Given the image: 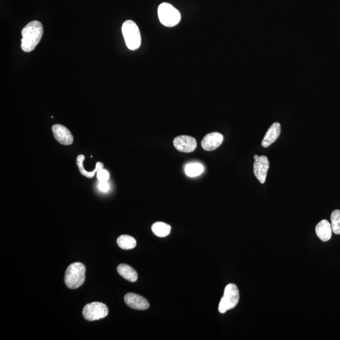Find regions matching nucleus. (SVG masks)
<instances>
[{
  "instance_id": "1",
  "label": "nucleus",
  "mask_w": 340,
  "mask_h": 340,
  "mask_svg": "<svg viewBox=\"0 0 340 340\" xmlns=\"http://www.w3.org/2000/svg\"><path fill=\"white\" fill-rule=\"evenodd\" d=\"M43 31V26L39 21L29 23L22 31V49L25 52L33 51L41 41Z\"/></svg>"
},
{
  "instance_id": "2",
  "label": "nucleus",
  "mask_w": 340,
  "mask_h": 340,
  "mask_svg": "<svg viewBox=\"0 0 340 340\" xmlns=\"http://www.w3.org/2000/svg\"><path fill=\"white\" fill-rule=\"evenodd\" d=\"M86 267L83 263L76 262L67 267L65 273V282L71 289H78L83 284L85 280Z\"/></svg>"
},
{
  "instance_id": "3",
  "label": "nucleus",
  "mask_w": 340,
  "mask_h": 340,
  "mask_svg": "<svg viewBox=\"0 0 340 340\" xmlns=\"http://www.w3.org/2000/svg\"><path fill=\"white\" fill-rule=\"evenodd\" d=\"M122 35L129 49L134 50L141 46L140 31L137 24L132 20H127L122 25Z\"/></svg>"
},
{
  "instance_id": "4",
  "label": "nucleus",
  "mask_w": 340,
  "mask_h": 340,
  "mask_svg": "<svg viewBox=\"0 0 340 340\" xmlns=\"http://www.w3.org/2000/svg\"><path fill=\"white\" fill-rule=\"evenodd\" d=\"M158 15L160 22L166 27H174L181 20L180 13L170 3H162L158 7Z\"/></svg>"
},
{
  "instance_id": "5",
  "label": "nucleus",
  "mask_w": 340,
  "mask_h": 340,
  "mask_svg": "<svg viewBox=\"0 0 340 340\" xmlns=\"http://www.w3.org/2000/svg\"><path fill=\"white\" fill-rule=\"evenodd\" d=\"M240 300V293L238 287L234 284H228L225 289L223 297L219 303L218 310L222 314L228 310L234 309L237 306Z\"/></svg>"
},
{
  "instance_id": "6",
  "label": "nucleus",
  "mask_w": 340,
  "mask_h": 340,
  "mask_svg": "<svg viewBox=\"0 0 340 340\" xmlns=\"http://www.w3.org/2000/svg\"><path fill=\"white\" fill-rule=\"evenodd\" d=\"M109 314V309L105 304L94 302L84 306L83 316L88 322L101 320L105 318Z\"/></svg>"
},
{
  "instance_id": "7",
  "label": "nucleus",
  "mask_w": 340,
  "mask_h": 340,
  "mask_svg": "<svg viewBox=\"0 0 340 340\" xmlns=\"http://www.w3.org/2000/svg\"><path fill=\"white\" fill-rule=\"evenodd\" d=\"M173 145L178 151L189 153L195 151L197 147V141L193 137L183 135L175 137L173 140Z\"/></svg>"
},
{
  "instance_id": "8",
  "label": "nucleus",
  "mask_w": 340,
  "mask_h": 340,
  "mask_svg": "<svg viewBox=\"0 0 340 340\" xmlns=\"http://www.w3.org/2000/svg\"><path fill=\"white\" fill-rule=\"evenodd\" d=\"M269 167V161L267 156H259L257 160H255L254 165H253V172L255 177L261 184L265 182Z\"/></svg>"
},
{
  "instance_id": "9",
  "label": "nucleus",
  "mask_w": 340,
  "mask_h": 340,
  "mask_svg": "<svg viewBox=\"0 0 340 340\" xmlns=\"http://www.w3.org/2000/svg\"><path fill=\"white\" fill-rule=\"evenodd\" d=\"M55 139L61 145L67 146L73 144L74 137L68 129L61 124H55L52 128Z\"/></svg>"
},
{
  "instance_id": "10",
  "label": "nucleus",
  "mask_w": 340,
  "mask_h": 340,
  "mask_svg": "<svg viewBox=\"0 0 340 340\" xmlns=\"http://www.w3.org/2000/svg\"><path fill=\"white\" fill-rule=\"evenodd\" d=\"M126 305L132 309L146 310L149 308V302L141 295L134 293H128L124 297Z\"/></svg>"
},
{
  "instance_id": "11",
  "label": "nucleus",
  "mask_w": 340,
  "mask_h": 340,
  "mask_svg": "<svg viewBox=\"0 0 340 340\" xmlns=\"http://www.w3.org/2000/svg\"><path fill=\"white\" fill-rule=\"evenodd\" d=\"M224 137L219 132H212L207 134L202 139V148L207 151H214L218 148L223 142Z\"/></svg>"
},
{
  "instance_id": "12",
  "label": "nucleus",
  "mask_w": 340,
  "mask_h": 340,
  "mask_svg": "<svg viewBox=\"0 0 340 340\" xmlns=\"http://www.w3.org/2000/svg\"><path fill=\"white\" fill-rule=\"evenodd\" d=\"M281 132V126L278 122H275L269 130H267L265 136H264L261 145L263 147H267L275 142L276 139L280 136Z\"/></svg>"
},
{
  "instance_id": "13",
  "label": "nucleus",
  "mask_w": 340,
  "mask_h": 340,
  "mask_svg": "<svg viewBox=\"0 0 340 340\" xmlns=\"http://www.w3.org/2000/svg\"><path fill=\"white\" fill-rule=\"evenodd\" d=\"M332 227L327 220H322L316 225V233L322 242H328L332 236Z\"/></svg>"
},
{
  "instance_id": "14",
  "label": "nucleus",
  "mask_w": 340,
  "mask_h": 340,
  "mask_svg": "<svg viewBox=\"0 0 340 340\" xmlns=\"http://www.w3.org/2000/svg\"><path fill=\"white\" fill-rule=\"evenodd\" d=\"M117 272L120 275L130 282H136L138 278L136 270L126 264H120L118 266Z\"/></svg>"
},
{
  "instance_id": "15",
  "label": "nucleus",
  "mask_w": 340,
  "mask_h": 340,
  "mask_svg": "<svg viewBox=\"0 0 340 340\" xmlns=\"http://www.w3.org/2000/svg\"><path fill=\"white\" fill-rule=\"evenodd\" d=\"M84 160V156L83 155H80L78 156L77 159V166L78 168H79L80 173H81L82 175L83 176L87 177L88 178H92L95 176L96 173L98 172L99 170L103 168V164L102 162H97L96 164V169L92 172H88L84 168L83 162Z\"/></svg>"
},
{
  "instance_id": "16",
  "label": "nucleus",
  "mask_w": 340,
  "mask_h": 340,
  "mask_svg": "<svg viewBox=\"0 0 340 340\" xmlns=\"http://www.w3.org/2000/svg\"><path fill=\"white\" fill-rule=\"evenodd\" d=\"M170 226L162 222H156L152 226L151 229L156 236L160 238L166 237L170 234Z\"/></svg>"
},
{
  "instance_id": "17",
  "label": "nucleus",
  "mask_w": 340,
  "mask_h": 340,
  "mask_svg": "<svg viewBox=\"0 0 340 340\" xmlns=\"http://www.w3.org/2000/svg\"><path fill=\"white\" fill-rule=\"evenodd\" d=\"M117 243L120 248L123 250H131L136 246V240L130 236H120L117 238Z\"/></svg>"
},
{
  "instance_id": "18",
  "label": "nucleus",
  "mask_w": 340,
  "mask_h": 340,
  "mask_svg": "<svg viewBox=\"0 0 340 340\" xmlns=\"http://www.w3.org/2000/svg\"><path fill=\"white\" fill-rule=\"evenodd\" d=\"M204 170V166L198 162H193L186 165L185 172L188 177H195L199 176L203 173Z\"/></svg>"
},
{
  "instance_id": "19",
  "label": "nucleus",
  "mask_w": 340,
  "mask_h": 340,
  "mask_svg": "<svg viewBox=\"0 0 340 340\" xmlns=\"http://www.w3.org/2000/svg\"><path fill=\"white\" fill-rule=\"evenodd\" d=\"M331 225L335 234H340V210L333 211L331 215Z\"/></svg>"
},
{
  "instance_id": "20",
  "label": "nucleus",
  "mask_w": 340,
  "mask_h": 340,
  "mask_svg": "<svg viewBox=\"0 0 340 340\" xmlns=\"http://www.w3.org/2000/svg\"><path fill=\"white\" fill-rule=\"evenodd\" d=\"M97 178L99 181H108L110 178V174L107 170L101 169L97 172Z\"/></svg>"
},
{
  "instance_id": "21",
  "label": "nucleus",
  "mask_w": 340,
  "mask_h": 340,
  "mask_svg": "<svg viewBox=\"0 0 340 340\" xmlns=\"http://www.w3.org/2000/svg\"><path fill=\"white\" fill-rule=\"evenodd\" d=\"M98 187L101 192H106L109 191L110 185L109 183H108V181H99Z\"/></svg>"
},
{
  "instance_id": "22",
  "label": "nucleus",
  "mask_w": 340,
  "mask_h": 340,
  "mask_svg": "<svg viewBox=\"0 0 340 340\" xmlns=\"http://www.w3.org/2000/svg\"><path fill=\"white\" fill-rule=\"evenodd\" d=\"M259 158V156L257 155L254 156V159L255 160H257L258 158Z\"/></svg>"
}]
</instances>
